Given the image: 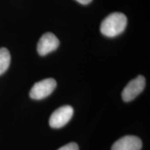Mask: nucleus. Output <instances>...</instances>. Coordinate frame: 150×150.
Segmentation results:
<instances>
[{
    "label": "nucleus",
    "mask_w": 150,
    "mask_h": 150,
    "mask_svg": "<svg viewBox=\"0 0 150 150\" xmlns=\"http://www.w3.org/2000/svg\"><path fill=\"white\" fill-rule=\"evenodd\" d=\"M58 150H79V146L74 142H70L59 148Z\"/></svg>",
    "instance_id": "obj_8"
},
{
    "label": "nucleus",
    "mask_w": 150,
    "mask_h": 150,
    "mask_svg": "<svg viewBox=\"0 0 150 150\" xmlns=\"http://www.w3.org/2000/svg\"><path fill=\"white\" fill-rule=\"evenodd\" d=\"M142 141L138 137L126 136L117 140L113 144L111 150H140Z\"/></svg>",
    "instance_id": "obj_6"
},
{
    "label": "nucleus",
    "mask_w": 150,
    "mask_h": 150,
    "mask_svg": "<svg viewBox=\"0 0 150 150\" xmlns=\"http://www.w3.org/2000/svg\"><path fill=\"white\" fill-rule=\"evenodd\" d=\"M74 109L71 106H63L56 109L52 114L50 118V127L54 129H59L64 127L72 118Z\"/></svg>",
    "instance_id": "obj_3"
},
{
    "label": "nucleus",
    "mask_w": 150,
    "mask_h": 150,
    "mask_svg": "<svg viewBox=\"0 0 150 150\" xmlns=\"http://www.w3.org/2000/svg\"><path fill=\"white\" fill-rule=\"evenodd\" d=\"M59 46V40L52 33L47 32L43 34L37 45L38 53L40 56H45L54 51Z\"/></svg>",
    "instance_id": "obj_5"
},
{
    "label": "nucleus",
    "mask_w": 150,
    "mask_h": 150,
    "mask_svg": "<svg viewBox=\"0 0 150 150\" xmlns=\"http://www.w3.org/2000/svg\"><path fill=\"white\" fill-rule=\"evenodd\" d=\"M56 87V81L54 79L48 78L35 83L30 91V97L40 100L48 97Z\"/></svg>",
    "instance_id": "obj_2"
},
{
    "label": "nucleus",
    "mask_w": 150,
    "mask_h": 150,
    "mask_svg": "<svg viewBox=\"0 0 150 150\" xmlns=\"http://www.w3.org/2000/svg\"><path fill=\"white\" fill-rule=\"evenodd\" d=\"M145 86V79L140 75L131 80L124 88L122 93V97L125 102H129L132 101L143 91Z\"/></svg>",
    "instance_id": "obj_4"
},
{
    "label": "nucleus",
    "mask_w": 150,
    "mask_h": 150,
    "mask_svg": "<svg viewBox=\"0 0 150 150\" xmlns=\"http://www.w3.org/2000/svg\"><path fill=\"white\" fill-rule=\"evenodd\" d=\"M76 1H77L79 3L81 4L86 5V4H88L89 3H91L92 0H76Z\"/></svg>",
    "instance_id": "obj_9"
},
{
    "label": "nucleus",
    "mask_w": 150,
    "mask_h": 150,
    "mask_svg": "<svg viewBox=\"0 0 150 150\" xmlns=\"http://www.w3.org/2000/svg\"><path fill=\"white\" fill-rule=\"evenodd\" d=\"M127 24V18L125 14L119 12L113 13L102 21L100 26L101 33L105 36L115 37L125 31Z\"/></svg>",
    "instance_id": "obj_1"
},
{
    "label": "nucleus",
    "mask_w": 150,
    "mask_h": 150,
    "mask_svg": "<svg viewBox=\"0 0 150 150\" xmlns=\"http://www.w3.org/2000/svg\"><path fill=\"white\" fill-rule=\"evenodd\" d=\"M11 63V54L6 48H0V75L8 70Z\"/></svg>",
    "instance_id": "obj_7"
}]
</instances>
